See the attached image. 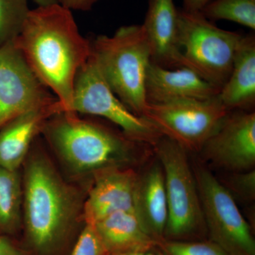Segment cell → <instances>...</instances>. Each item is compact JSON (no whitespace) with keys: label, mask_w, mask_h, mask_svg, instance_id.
<instances>
[{"label":"cell","mask_w":255,"mask_h":255,"mask_svg":"<svg viewBox=\"0 0 255 255\" xmlns=\"http://www.w3.org/2000/svg\"><path fill=\"white\" fill-rule=\"evenodd\" d=\"M72 113L97 116L120 128L126 136L154 145L162 135L143 117L132 113L116 96L101 74L92 53L74 82Z\"/></svg>","instance_id":"cell-7"},{"label":"cell","mask_w":255,"mask_h":255,"mask_svg":"<svg viewBox=\"0 0 255 255\" xmlns=\"http://www.w3.org/2000/svg\"><path fill=\"white\" fill-rule=\"evenodd\" d=\"M29 11L28 0H0V48L17 38Z\"/></svg>","instance_id":"cell-21"},{"label":"cell","mask_w":255,"mask_h":255,"mask_svg":"<svg viewBox=\"0 0 255 255\" xmlns=\"http://www.w3.org/2000/svg\"><path fill=\"white\" fill-rule=\"evenodd\" d=\"M147 104L162 105L181 100H206L219 95L220 89L191 69L149 65L145 80Z\"/></svg>","instance_id":"cell-13"},{"label":"cell","mask_w":255,"mask_h":255,"mask_svg":"<svg viewBox=\"0 0 255 255\" xmlns=\"http://www.w3.org/2000/svg\"><path fill=\"white\" fill-rule=\"evenodd\" d=\"M78 202L50 161L40 153L32 155L25 170L22 212L26 234L41 255L53 253L63 241L76 218Z\"/></svg>","instance_id":"cell-2"},{"label":"cell","mask_w":255,"mask_h":255,"mask_svg":"<svg viewBox=\"0 0 255 255\" xmlns=\"http://www.w3.org/2000/svg\"><path fill=\"white\" fill-rule=\"evenodd\" d=\"M218 96L206 100L147 104L142 117L186 150L200 152L228 112Z\"/></svg>","instance_id":"cell-9"},{"label":"cell","mask_w":255,"mask_h":255,"mask_svg":"<svg viewBox=\"0 0 255 255\" xmlns=\"http://www.w3.org/2000/svg\"><path fill=\"white\" fill-rule=\"evenodd\" d=\"M63 113L58 99L25 112L0 128V166L18 171L47 121Z\"/></svg>","instance_id":"cell-15"},{"label":"cell","mask_w":255,"mask_h":255,"mask_svg":"<svg viewBox=\"0 0 255 255\" xmlns=\"http://www.w3.org/2000/svg\"><path fill=\"white\" fill-rule=\"evenodd\" d=\"M200 12L209 21L226 20L255 30V0H211Z\"/></svg>","instance_id":"cell-20"},{"label":"cell","mask_w":255,"mask_h":255,"mask_svg":"<svg viewBox=\"0 0 255 255\" xmlns=\"http://www.w3.org/2000/svg\"><path fill=\"white\" fill-rule=\"evenodd\" d=\"M153 147L163 170L168 206L164 240L187 241L206 227L187 151L163 135Z\"/></svg>","instance_id":"cell-6"},{"label":"cell","mask_w":255,"mask_h":255,"mask_svg":"<svg viewBox=\"0 0 255 255\" xmlns=\"http://www.w3.org/2000/svg\"><path fill=\"white\" fill-rule=\"evenodd\" d=\"M200 152L206 160L231 173L254 169L255 112H228Z\"/></svg>","instance_id":"cell-11"},{"label":"cell","mask_w":255,"mask_h":255,"mask_svg":"<svg viewBox=\"0 0 255 255\" xmlns=\"http://www.w3.org/2000/svg\"><path fill=\"white\" fill-rule=\"evenodd\" d=\"M93 225L110 255L141 251L158 245L145 232L133 211L115 213Z\"/></svg>","instance_id":"cell-18"},{"label":"cell","mask_w":255,"mask_h":255,"mask_svg":"<svg viewBox=\"0 0 255 255\" xmlns=\"http://www.w3.org/2000/svg\"><path fill=\"white\" fill-rule=\"evenodd\" d=\"M158 247L164 255H229L213 241L163 240Z\"/></svg>","instance_id":"cell-22"},{"label":"cell","mask_w":255,"mask_h":255,"mask_svg":"<svg viewBox=\"0 0 255 255\" xmlns=\"http://www.w3.org/2000/svg\"><path fill=\"white\" fill-rule=\"evenodd\" d=\"M38 6H47L59 4V0H33Z\"/></svg>","instance_id":"cell-29"},{"label":"cell","mask_w":255,"mask_h":255,"mask_svg":"<svg viewBox=\"0 0 255 255\" xmlns=\"http://www.w3.org/2000/svg\"><path fill=\"white\" fill-rule=\"evenodd\" d=\"M23 186L18 171L0 166V234L14 233L22 215Z\"/></svg>","instance_id":"cell-19"},{"label":"cell","mask_w":255,"mask_h":255,"mask_svg":"<svg viewBox=\"0 0 255 255\" xmlns=\"http://www.w3.org/2000/svg\"><path fill=\"white\" fill-rule=\"evenodd\" d=\"M91 47L92 57L112 91L132 113L142 117L151 55L142 24L122 26L112 36L100 35Z\"/></svg>","instance_id":"cell-4"},{"label":"cell","mask_w":255,"mask_h":255,"mask_svg":"<svg viewBox=\"0 0 255 255\" xmlns=\"http://www.w3.org/2000/svg\"><path fill=\"white\" fill-rule=\"evenodd\" d=\"M110 255H164V254L163 252L161 251L160 248H159L158 245H157V246L148 248V249L128 252V253H119V254Z\"/></svg>","instance_id":"cell-28"},{"label":"cell","mask_w":255,"mask_h":255,"mask_svg":"<svg viewBox=\"0 0 255 255\" xmlns=\"http://www.w3.org/2000/svg\"><path fill=\"white\" fill-rule=\"evenodd\" d=\"M192 168L211 241L229 255H255L251 227L232 194L204 166L196 164Z\"/></svg>","instance_id":"cell-8"},{"label":"cell","mask_w":255,"mask_h":255,"mask_svg":"<svg viewBox=\"0 0 255 255\" xmlns=\"http://www.w3.org/2000/svg\"><path fill=\"white\" fill-rule=\"evenodd\" d=\"M55 99L32 72L14 41L0 48V128Z\"/></svg>","instance_id":"cell-10"},{"label":"cell","mask_w":255,"mask_h":255,"mask_svg":"<svg viewBox=\"0 0 255 255\" xmlns=\"http://www.w3.org/2000/svg\"><path fill=\"white\" fill-rule=\"evenodd\" d=\"M224 186L232 195L233 194H236L238 197L243 200L246 201L255 200V169L246 171V172H232L228 177L226 184Z\"/></svg>","instance_id":"cell-24"},{"label":"cell","mask_w":255,"mask_h":255,"mask_svg":"<svg viewBox=\"0 0 255 255\" xmlns=\"http://www.w3.org/2000/svg\"><path fill=\"white\" fill-rule=\"evenodd\" d=\"M243 36L238 32L221 29L201 12L178 10V41L184 68L220 90L232 71Z\"/></svg>","instance_id":"cell-5"},{"label":"cell","mask_w":255,"mask_h":255,"mask_svg":"<svg viewBox=\"0 0 255 255\" xmlns=\"http://www.w3.org/2000/svg\"><path fill=\"white\" fill-rule=\"evenodd\" d=\"M0 255H25L7 238L0 234Z\"/></svg>","instance_id":"cell-26"},{"label":"cell","mask_w":255,"mask_h":255,"mask_svg":"<svg viewBox=\"0 0 255 255\" xmlns=\"http://www.w3.org/2000/svg\"><path fill=\"white\" fill-rule=\"evenodd\" d=\"M211 0H183V9L190 12H200Z\"/></svg>","instance_id":"cell-27"},{"label":"cell","mask_w":255,"mask_h":255,"mask_svg":"<svg viewBox=\"0 0 255 255\" xmlns=\"http://www.w3.org/2000/svg\"><path fill=\"white\" fill-rule=\"evenodd\" d=\"M38 80L54 92L64 113H72L74 82L92 53L72 11L60 4L30 9L14 41Z\"/></svg>","instance_id":"cell-1"},{"label":"cell","mask_w":255,"mask_h":255,"mask_svg":"<svg viewBox=\"0 0 255 255\" xmlns=\"http://www.w3.org/2000/svg\"><path fill=\"white\" fill-rule=\"evenodd\" d=\"M71 255H110L92 223H85Z\"/></svg>","instance_id":"cell-23"},{"label":"cell","mask_w":255,"mask_h":255,"mask_svg":"<svg viewBox=\"0 0 255 255\" xmlns=\"http://www.w3.org/2000/svg\"><path fill=\"white\" fill-rule=\"evenodd\" d=\"M100 0H59V4L67 9L76 11H90Z\"/></svg>","instance_id":"cell-25"},{"label":"cell","mask_w":255,"mask_h":255,"mask_svg":"<svg viewBox=\"0 0 255 255\" xmlns=\"http://www.w3.org/2000/svg\"><path fill=\"white\" fill-rule=\"evenodd\" d=\"M93 174V184L83 207L85 223L95 224L115 213L133 211L138 178L135 172L110 167Z\"/></svg>","instance_id":"cell-12"},{"label":"cell","mask_w":255,"mask_h":255,"mask_svg":"<svg viewBox=\"0 0 255 255\" xmlns=\"http://www.w3.org/2000/svg\"><path fill=\"white\" fill-rule=\"evenodd\" d=\"M133 211L146 233L157 243L164 240L168 206L161 164L151 166L138 176Z\"/></svg>","instance_id":"cell-16"},{"label":"cell","mask_w":255,"mask_h":255,"mask_svg":"<svg viewBox=\"0 0 255 255\" xmlns=\"http://www.w3.org/2000/svg\"><path fill=\"white\" fill-rule=\"evenodd\" d=\"M178 10L174 0H148L142 26L148 42L151 63L162 68H182L178 41Z\"/></svg>","instance_id":"cell-14"},{"label":"cell","mask_w":255,"mask_h":255,"mask_svg":"<svg viewBox=\"0 0 255 255\" xmlns=\"http://www.w3.org/2000/svg\"><path fill=\"white\" fill-rule=\"evenodd\" d=\"M47 140L70 170L95 173L123 167L133 158V140L99 124L82 120L76 114L60 113L47 121Z\"/></svg>","instance_id":"cell-3"},{"label":"cell","mask_w":255,"mask_h":255,"mask_svg":"<svg viewBox=\"0 0 255 255\" xmlns=\"http://www.w3.org/2000/svg\"><path fill=\"white\" fill-rule=\"evenodd\" d=\"M220 101L228 112L251 111L255 105V36L243 35L233 60L232 71L220 90Z\"/></svg>","instance_id":"cell-17"}]
</instances>
